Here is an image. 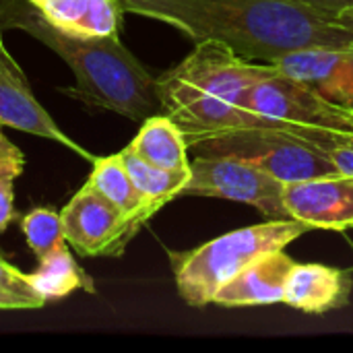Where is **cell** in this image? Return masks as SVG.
Segmentation results:
<instances>
[{
    "label": "cell",
    "mask_w": 353,
    "mask_h": 353,
    "mask_svg": "<svg viewBox=\"0 0 353 353\" xmlns=\"http://www.w3.org/2000/svg\"><path fill=\"white\" fill-rule=\"evenodd\" d=\"M2 31L4 29L0 27V124L60 143L70 151H74L79 157L93 163L95 157L83 145L72 141L64 130H60L54 118L37 101L25 72L6 50Z\"/></svg>",
    "instance_id": "cell-9"
},
{
    "label": "cell",
    "mask_w": 353,
    "mask_h": 353,
    "mask_svg": "<svg viewBox=\"0 0 353 353\" xmlns=\"http://www.w3.org/2000/svg\"><path fill=\"white\" fill-rule=\"evenodd\" d=\"M126 149L163 170H190L186 137L163 112L145 118L139 134Z\"/></svg>",
    "instance_id": "cell-14"
},
{
    "label": "cell",
    "mask_w": 353,
    "mask_h": 353,
    "mask_svg": "<svg viewBox=\"0 0 353 353\" xmlns=\"http://www.w3.org/2000/svg\"><path fill=\"white\" fill-rule=\"evenodd\" d=\"M294 265L296 261L285 252V248L267 252L225 281L215 292L211 304L221 308L283 304V283Z\"/></svg>",
    "instance_id": "cell-11"
},
{
    "label": "cell",
    "mask_w": 353,
    "mask_h": 353,
    "mask_svg": "<svg viewBox=\"0 0 353 353\" xmlns=\"http://www.w3.org/2000/svg\"><path fill=\"white\" fill-rule=\"evenodd\" d=\"M120 155L134 188L139 190L151 215H155L159 209H163L176 196H180L182 188L190 178V170H163L137 157L128 149L120 151Z\"/></svg>",
    "instance_id": "cell-16"
},
{
    "label": "cell",
    "mask_w": 353,
    "mask_h": 353,
    "mask_svg": "<svg viewBox=\"0 0 353 353\" xmlns=\"http://www.w3.org/2000/svg\"><path fill=\"white\" fill-rule=\"evenodd\" d=\"M21 230L25 234L27 246L33 250L37 261L50 254L52 250L60 248L62 244H66L60 213L48 207H37L29 211L21 219Z\"/></svg>",
    "instance_id": "cell-19"
},
{
    "label": "cell",
    "mask_w": 353,
    "mask_h": 353,
    "mask_svg": "<svg viewBox=\"0 0 353 353\" xmlns=\"http://www.w3.org/2000/svg\"><path fill=\"white\" fill-rule=\"evenodd\" d=\"M283 203L292 219L312 230H352L353 176L335 174L285 184Z\"/></svg>",
    "instance_id": "cell-10"
},
{
    "label": "cell",
    "mask_w": 353,
    "mask_h": 353,
    "mask_svg": "<svg viewBox=\"0 0 353 353\" xmlns=\"http://www.w3.org/2000/svg\"><path fill=\"white\" fill-rule=\"evenodd\" d=\"M0 130H2V124H0Z\"/></svg>",
    "instance_id": "cell-26"
},
{
    "label": "cell",
    "mask_w": 353,
    "mask_h": 353,
    "mask_svg": "<svg viewBox=\"0 0 353 353\" xmlns=\"http://www.w3.org/2000/svg\"><path fill=\"white\" fill-rule=\"evenodd\" d=\"M46 304V298L33 288L27 273L0 256V310H37Z\"/></svg>",
    "instance_id": "cell-20"
},
{
    "label": "cell",
    "mask_w": 353,
    "mask_h": 353,
    "mask_svg": "<svg viewBox=\"0 0 353 353\" xmlns=\"http://www.w3.org/2000/svg\"><path fill=\"white\" fill-rule=\"evenodd\" d=\"M273 72L271 64L244 60L221 41H196L180 64L157 79L161 112L180 126L188 149L230 130L273 126L242 105L246 89Z\"/></svg>",
    "instance_id": "cell-3"
},
{
    "label": "cell",
    "mask_w": 353,
    "mask_h": 353,
    "mask_svg": "<svg viewBox=\"0 0 353 353\" xmlns=\"http://www.w3.org/2000/svg\"><path fill=\"white\" fill-rule=\"evenodd\" d=\"M304 4L312 6L319 12H325L329 17H337L341 10L352 8L353 0H302Z\"/></svg>",
    "instance_id": "cell-23"
},
{
    "label": "cell",
    "mask_w": 353,
    "mask_h": 353,
    "mask_svg": "<svg viewBox=\"0 0 353 353\" xmlns=\"http://www.w3.org/2000/svg\"><path fill=\"white\" fill-rule=\"evenodd\" d=\"M194 155H225L259 165L283 184L335 176V165L310 143L281 126H248L192 145Z\"/></svg>",
    "instance_id": "cell-5"
},
{
    "label": "cell",
    "mask_w": 353,
    "mask_h": 353,
    "mask_svg": "<svg viewBox=\"0 0 353 353\" xmlns=\"http://www.w3.org/2000/svg\"><path fill=\"white\" fill-rule=\"evenodd\" d=\"M124 12L161 21L194 43L215 39L250 62L323 46L353 50V31L302 0H118Z\"/></svg>",
    "instance_id": "cell-1"
},
{
    "label": "cell",
    "mask_w": 353,
    "mask_h": 353,
    "mask_svg": "<svg viewBox=\"0 0 353 353\" xmlns=\"http://www.w3.org/2000/svg\"><path fill=\"white\" fill-rule=\"evenodd\" d=\"M17 211H14V190H12V180L0 182V234L17 221Z\"/></svg>",
    "instance_id": "cell-22"
},
{
    "label": "cell",
    "mask_w": 353,
    "mask_h": 353,
    "mask_svg": "<svg viewBox=\"0 0 353 353\" xmlns=\"http://www.w3.org/2000/svg\"><path fill=\"white\" fill-rule=\"evenodd\" d=\"M66 242L81 256H122L141 230L116 205L85 184L60 211Z\"/></svg>",
    "instance_id": "cell-8"
},
{
    "label": "cell",
    "mask_w": 353,
    "mask_h": 353,
    "mask_svg": "<svg viewBox=\"0 0 353 353\" xmlns=\"http://www.w3.org/2000/svg\"><path fill=\"white\" fill-rule=\"evenodd\" d=\"M310 230L298 219H269L223 234L192 250H170L178 296L192 308H205L213 302L215 292L246 265L267 252L283 250Z\"/></svg>",
    "instance_id": "cell-4"
},
{
    "label": "cell",
    "mask_w": 353,
    "mask_h": 353,
    "mask_svg": "<svg viewBox=\"0 0 353 353\" xmlns=\"http://www.w3.org/2000/svg\"><path fill=\"white\" fill-rule=\"evenodd\" d=\"M25 170V155L23 151L4 137L0 130V182L4 180H17Z\"/></svg>",
    "instance_id": "cell-21"
},
{
    "label": "cell",
    "mask_w": 353,
    "mask_h": 353,
    "mask_svg": "<svg viewBox=\"0 0 353 353\" xmlns=\"http://www.w3.org/2000/svg\"><path fill=\"white\" fill-rule=\"evenodd\" d=\"M87 184L103 199H108L112 205H116L124 215H128L139 228H143L153 217L145 207L139 190L134 188L120 153L95 157Z\"/></svg>",
    "instance_id": "cell-15"
},
{
    "label": "cell",
    "mask_w": 353,
    "mask_h": 353,
    "mask_svg": "<svg viewBox=\"0 0 353 353\" xmlns=\"http://www.w3.org/2000/svg\"><path fill=\"white\" fill-rule=\"evenodd\" d=\"M279 126L304 139L314 149H319L335 165L339 174L353 176V132L312 128V126H302V124H292V122H283Z\"/></svg>",
    "instance_id": "cell-18"
},
{
    "label": "cell",
    "mask_w": 353,
    "mask_h": 353,
    "mask_svg": "<svg viewBox=\"0 0 353 353\" xmlns=\"http://www.w3.org/2000/svg\"><path fill=\"white\" fill-rule=\"evenodd\" d=\"M244 110L269 120L273 126L283 122L353 132V112L327 99L306 83L283 77L277 70L246 89Z\"/></svg>",
    "instance_id": "cell-7"
},
{
    "label": "cell",
    "mask_w": 353,
    "mask_h": 353,
    "mask_svg": "<svg viewBox=\"0 0 353 353\" xmlns=\"http://www.w3.org/2000/svg\"><path fill=\"white\" fill-rule=\"evenodd\" d=\"M27 277L33 288L46 298V302L62 300L77 290L95 294L93 279L79 269L66 244L39 259L37 269L27 273Z\"/></svg>",
    "instance_id": "cell-17"
},
{
    "label": "cell",
    "mask_w": 353,
    "mask_h": 353,
    "mask_svg": "<svg viewBox=\"0 0 353 353\" xmlns=\"http://www.w3.org/2000/svg\"><path fill=\"white\" fill-rule=\"evenodd\" d=\"M285 184L254 163L225 155H196L180 196H213L250 205L267 219H292L283 203Z\"/></svg>",
    "instance_id": "cell-6"
},
{
    "label": "cell",
    "mask_w": 353,
    "mask_h": 353,
    "mask_svg": "<svg viewBox=\"0 0 353 353\" xmlns=\"http://www.w3.org/2000/svg\"><path fill=\"white\" fill-rule=\"evenodd\" d=\"M339 103L347 110L353 112V58L352 64H350V70H347V77L343 81V87H341V95H339Z\"/></svg>",
    "instance_id": "cell-24"
},
{
    "label": "cell",
    "mask_w": 353,
    "mask_h": 353,
    "mask_svg": "<svg viewBox=\"0 0 353 353\" xmlns=\"http://www.w3.org/2000/svg\"><path fill=\"white\" fill-rule=\"evenodd\" d=\"M54 27L79 37L120 35L122 6L118 0H27Z\"/></svg>",
    "instance_id": "cell-13"
},
{
    "label": "cell",
    "mask_w": 353,
    "mask_h": 353,
    "mask_svg": "<svg viewBox=\"0 0 353 353\" xmlns=\"http://www.w3.org/2000/svg\"><path fill=\"white\" fill-rule=\"evenodd\" d=\"M0 27L29 33L70 66L74 85L62 87L60 93L132 122L161 112L157 79L120 41V35L79 37L64 33L27 0H0Z\"/></svg>",
    "instance_id": "cell-2"
},
{
    "label": "cell",
    "mask_w": 353,
    "mask_h": 353,
    "mask_svg": "<svg viewBox=\"0 0 353 353\" xmlns=\"http://www.w3.org/2000/svg\"><path fill=\"white\" fill-rule=\"evenodd\" d=\"M352 290V273L345 269L296 263L283 283V304L306 314H327L345 308Z\"/></svg>",
    "instance_id": "cell-12"
},
{
    "label": "cell",
    "mask_w": 353,
    "mask_h": 353,
    "mask_svg": "<svg viewBox=\"0 0 353 353\" xmlns=\"http://www.w3.org/2000/svg\"><path fill=\"white\" fill-rule=\"evenodd\" d=\"M335 19H337V23H339V25H343L345 29L353 31V6L352 8H345V10H341V12H339Z\"/></svg>",
    "instance_id": "cell-25"
}]
</instances>
